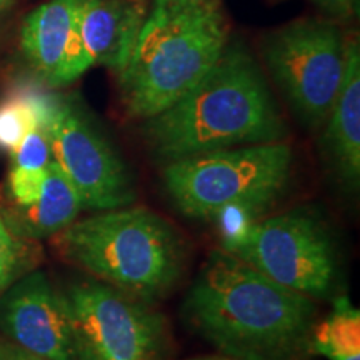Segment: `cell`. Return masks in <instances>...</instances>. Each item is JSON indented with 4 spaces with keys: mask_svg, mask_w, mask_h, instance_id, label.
Instances as JSON below:
<instances>
[{
    "mask_svg": "<svg viewBox=\"0 0 360 360\" xmlns=\"http://www.w3.org/2000/svg\"><path fill=\"white\" fill-rule=\"evenodd\" d=\"M58 254L90 277L143 302L167 297L187 267L186 238L147 207L101 210L53 236Z\"/></svg>",
    "mask_w": 360,
    "mask_h": 360,
    "instance_id": "277c9868",
    "label": "cell"
},
{
    "mask_svg": "<svg viewBox=\"0 0 360 360\" xmlns=\"http://www.w3.org/2000/svg\"><path fill=\"white\" fill-rule=\"evenodd\" d=\"M45 87L44 84L20 82L0 101V150L11 154L34 129L47 130L62 97Z\"/></svg>",
    "mask_w": 360,
    "mask_h": 360,
    "instance_id": "9a60e30c",
    "label": "cell"
},
{
    "mask_svg": "<svg viewBox=\"0 0 360 360\" xmlns=\"http://www.w3.org/2000/svg\"><path fill=\"white\" fill-rule=\"evenodd\" d=\"M147 13V0H84L62 72V87L77 80L94 65L119 74L132 52Z\"/></svg>",
    "mask_w": 360,
    "mask_h": 360,
    "instance_id": "8fae6325",
    "label": "cell"
},
{
    "mask_svg": "<svg viewBox=\"0 0 360 360\" xmlns=\"http://www.w3.org/2000/svg\"><path fill=\"white\" fill-rule=\"evenodd\" d=\"M229 37L220 0H154L117 74L125 114L146 120L174 105L212 69Z\"/></svg>",
    "mask_w": 360,
    "mask_h": 360,
    "instance_id": "3957f363",
    "label": "cell"
},
{
    "mask_svg": "<svg viewBox=\"0 0 360 360\" xmlns=\"http://www.w3.org/2000/svg\"><path fill=\"white\" fill-rule=\"evenodd\" d=\"M142 122L148 152L162 165L222 148L285 141L289 134L255 57L231 40L186 96Z\"/></svg>",
    "mask_w": 360,
    "mask_h": 360,
    "instance_id": "7a4b0ae2",
    "label": "cell"
},
{
    "mask_svg": "<svg viewBox=\"0 0 360 360\" xmlns=\"http://www.w3.org/2000/svg\"><path fill=\"white\" fill-rule=\"evenodd\" d=\"M82 210L77 191L53 159L47 165L42 191L34 204L0 207L12 231L29 240L57 236L74 224Z\"/></svg>",
    "mask_w": 360,
    "mask_h": 360,
    "instance_id": "5bb4252c",
    "label": "cell"
},
{
    "mask_svg": "<svg viewBox=\"0 0 360 360\" xmlns=\"http://www.w3.org/2000/svg\"><path fill=\"white\" fill-rule=\"evenodd\" d=\"M310 2L334 19H349L357 11L359 0H310Z\"/></svg>",
    "mask_w": 360,
    "mask_h": 360,
    "instance_id": "ffe728a7",
    "label": "cell"
},
{
    "mask_svg": "<svg viewBox=\"0 0 360 360\" xmlns=\"http://www.w3.org/2000/svg\"><path fill=\"white\" fill-rule=\"evenodd\" d=\"M13 4H15V0H0V27H2L4 20H6V17L8 15V12L12 11Z\"/></svg>",
    "mask_w": 360,
    "mask_h": 360,
    "instance_id": "7402d4cb",
    "label": "cell"
},
{
    "mask_svg": "<svg viewBox=\"0 0 360 360\" xmlns=\"http://www.w3.org/2000/svg\"><path fill=\"white\" fill-rule=\"evenodd\" d=\"M232 255L314 300L334 295L340 276L334 237L327 224L307 209L260 219Z\"/></svg>",
    "mask_w": 360,
    "mask_h": 360,
    "instance_id": "ba28073f",
    "label": "cell"
},
{
    "mask_svg": "<svg viewBox=\"0 0 360 360\" xmlns=\"http://www.w3.org/2000/svg\"><path fill=\"white\" fill-rule=\"evenodd\" d=\"M322 154L332 177L345 192L360 187V45L345 42V70L334 105L323 122Z\"/></svg>",
    "mask_w": 360,
    "mask_h": 360,
    "instance_id": "7c38bea8",
    "label": "cell"
},
{
    "mask_svg": "<svg viewBox=\"0 0 360 360\" xmlns=\"http://www.w3.org/2000/svg\"><path fill=\"white\" fill-rule=\"evenodd\" d=\"M52 159L77 191L84 210H112L137 200L127 162L87 112L62 98L47 130Z\"/></svg>",
    "mask_w": 360,
    "mask_h": 360,
    "instance_id": "9c48e42d",
    "label": "cell"
},
{
    "mask_svg": "<svg viewBox=\"0 0 360 360\" xmlns=\"http://www.w3.org/2000/svg\"><path fill=\"white\" fill-rule=\"evenodd\" d=\"M264 62L300 124L321 129L339 94L345 40L334 22L299 19L267 35Z\"/></svg>",
    "mask_w": 360,
    "mask_h": 360,
    "instance_id": "52a82bcc",
    "label": "cell"
},
{
    "mask_svg": "<svg viewBox=\"0 0 360 360\" xmlns=\"http://www.w3.org/2000/svg\"><path fill=\"white\" fill-rule=\"evenodd\" d=\"M47 169L30 170L11 167L7 179V191L13 205H30L39 199Z\"/></svg>",
    "mask_w": 360,
    "mask_h": 360,
    "instance_id": "d6986e66",
    "label": "cell"
},
{
    "mask_svg": "<svg viewBox=\"0 0 360 360\" xmlns=\"http://www.w3.org/2000/svg\"><path fill=\"white\" fill-rule=\"evenodd\" d=\"M184 323L233 360H307L319 309L244 260L212 250L182 304Z\"/></svg>",
    "mask_w": 360,
    "mask_h": 360,
    "instance_id": "6da1fadb",
    "label": "cell"
},
{
    "mask_svg": "<svg viewBox=\"0 0 360 360\" xmlns=\"http://www.w3.org/2000/svg\"><path fill=\"white\" fill-rule=\"evenodd\" d=\"M8 155H11V167L30 170L47 169V165L52 162L51 142H49L47 134L42 129H34Z\"/></svg>",
    "mask_w": 360,
    "mask_h": 360,
    "instance_id": "ac0fdd59",
    "label": "cell"
},
{
    "mask_svg": "<svg viewBox=\"0 0 360 360\" xmlns=\"http://www.w3.org/2000/svg\"><path fill=\"white\" fill-rule=\"evenodd\" d=\"M310 354L328 360H360V312L347 295L335 297L330 314L314 326Z\"/></svg>",
    "mask_w": 360,
    "mask_h": 360,
    "instance_id": "2e32d148",
    "label": "cell"
},
{
    "mask_svg": "<svg viewBox=\"0 0 360 360\" xmlns=\"http://www.w3.org/2000/svg\"><path fill=\"white\" fill-rule=\"evenodd\" d=\"M75 360H167V319L152 304L89 277L64 290Z\"/></svg>",
    "mask_w": 360,
    "mask_h": 360,
    "instance_id": "8992f818",
    "label": "cell"
},
{
    "mask_svg": "<svg viewBox=\"0 0 360 360\" xmlns=\"http://www.w3.org/2000/svg\"><path fill=\"white\" fill-rule=\"evenodd\" d=\"M0 360H44L37 355L29 354L27 350L17 347L7 340H0Z\"/></svg>",
    "mask_w": 360,
    "mask_h": 360,
    "instance_id": "44dd1931",
    "label": "cell"
},
{
    "mask_svg": "<svg viewBox=\"0 0 360 360\" xmlns=\"http://www.w3.org/2000/svg\"><path fill=\"white\" fill-rule=\"evenodd\" d=\"M188 360H233V359H229L225 357V355H204V357H193V359H188Z\"/></svg>",
    "mask_w": 360,
    "mask_h": 360,
    "instance_id": "603a6c76",
    "label": "cell"
},
{
    "mask_svg": "<svg viewBox=\"0 0 360 360\" xmlns=\"http://www.w3.org/2000/svg\"><path fill=\"white\" fill-rule=\"evenodd\" d=\"M35 264L32 240L17 236L0 212V294Z\"/></svg>",
    "mask_w": 360,
    "mask_h": 360,
    "instance_id": "e0dca14e",
    "label": "cell"
},
{
    "mask_svg": "<svg viewBox=\"0 0 360 360\" xmlns=\"http://www.w3.org/2000/svg\"><path fill=\"white\" fill-rule=\"evenodd\" d=\"M294 150L285 141L207 152L162 165V187L179 212L209 222L220 209L257 204L272 209L285 193Z\"/></svg>",
    "mask_w": 360,
    "mask_h": 360,
    "instance_id": "5b68a950",
    "label": "cell"
},
{
    "mask_svg": "<svg viewBox=\"0 0 360 360\" xmlns=\"http://www.w3.org/2000/svg\"><path fill=\"white\" fill-rule=\"evenodd\" d=\"M0 334L44 360H75L64 290L42 270H30L0 294Z\"/></svg>",
    "mask_w": 360,
    "mask_h": 360,
    "instance_id": "30bf717a",
    "label": "cell"
},
{
    "mask_svg": "<svg viewBox=\"0 0 360 360\" xmlns=\"http://www.w3.org/2000/svg\"><path fill=\"white\" fill-rule=\"evenodd\" d=\"M84 0H47L25 17L20 49L40 82L62 87V72L74 39L75 20Z\"/></svg>",
    "mask_w": 360,
    "mask_h": 360,
    "instance_id": "4fadbf2b",
    "label": "cell"
}]
</instances>
